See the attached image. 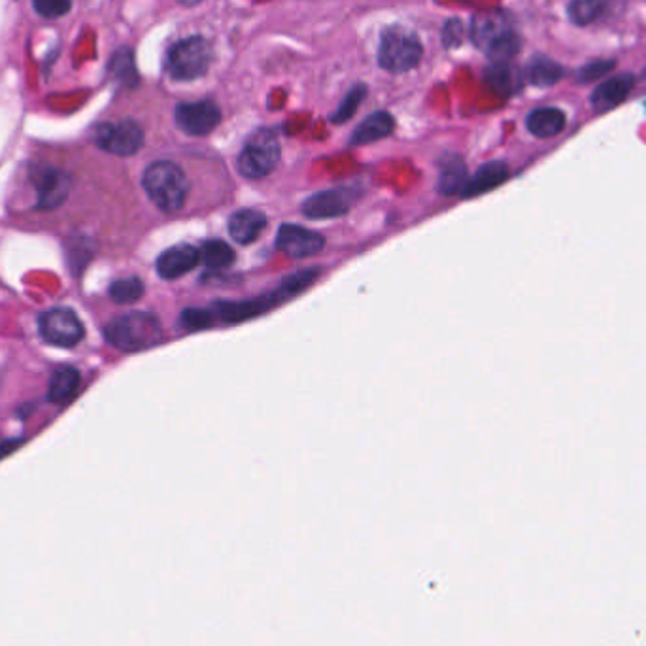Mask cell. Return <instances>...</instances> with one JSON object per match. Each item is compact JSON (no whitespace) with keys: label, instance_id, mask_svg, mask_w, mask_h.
<instances>
[{"label":"cell","instance_id":"cell-13","mask_svg":"<svg viewBox=\"0 0 646 646\" xmlns=\"http://www.w3.org/2000/svg\"><path fill=\"white\" fill-rule=\"evenodd\" d=\"M72 190V178L69 173L59 171V168H44L36 176V193H38V208L53 210L67 201Z\"/></svg>","mask_w":646,"mask_h":646},{"label":"cell","instance_id":"cell-35","mask_svg":"<svg viewBox=\"0 0 646 646\" xmlns=\"http://www.w3.org/2000/svg\"><path fill=\"white\" fill-rule=\"evenodd\" d=\"M178 3L183 4V6H195V4L201 3V0H178Z\"/></svg>","mask_w":646,"mask_h":646},{"label":"cell","instance_id":"cell-23","mask_svg":"<svg viewBox=\"0 0 646 646\" xmlns=\"http://www.w3.org/2000/svg\"><path fill=\"white\" fill-rule=\"evenodd\" d=\"M563 78V69L545 55H535L524 72V80H528L535 87H550L556 85Z\"/></svg>","mask_w":646,"mask_h":646},{"label":"cell","instance_id":"cell-19","mask_svg":"<svg viewBox=\"0 0 646 646\" xmlns=\"http://www.w3.org/2000/svg\"><path fill=\"white\" fill-rule=\"evenodd\" d=\"M509 178V168H506L505 163L501 161H491L482 165L476 174L467 182V186L464 190V197H479L482 193H488L491 190H496L497 186Z\"/></svg>","mask_w":646,"mask_h":646},{"label":"cell","instance_id":"cell-16","mask_svg":"<svg viewBox=\"0 0 646 646\" xmlns=\"http://www.w3.org/2000/svg\"><path fill=\"white\" fill-rule=\"evenodd\" d=\"M467 182L469 174L464 159L459 156H454V153H446V156L440 157L437 188L442 195H456L459 191L464 193Z\"/></svg>","mask_w":646,"mask_h":646},{"label":"cell","instance_id":"cell-20","mask_svg":"<svg viewBox=\"0 0 646 646\" xmlns=\"http://www.w3.org/2000/svg\"><path fill=\"white\" fill-rule=\"evenodd\" d=\"M267 218L257 210H240L230 215L229 220V235L233 237L238 244H250L254 242L261 230L265 229Z\"/></svg>","mask_w":646,"mask_h":646},{"label":"cell","instance_id":"cell-34","mask_svg":"<svg viewBox=\"0 0 646 646\" xmlns=\"http://www.w3.org/2000/svg\"><path fill=\"white\" fill-rule=\"evenodd\" d=\"M21 444H23V439H10V440L0 442V459L6 457L8 454H12L13 450H18Z\"/></svg>","mask_w":646,"mask_h":646},{"label":"cell","instance_id":"cell-27","mask_svg":"<svg viewBox=\"0 0 646 646\" xmlns=\"http://www.w3.org/2000/svg\"><path fill=\"white\" fill-rule=\"evenodd\" d=\"M108 294L117 304H133L144 295V282L138 276H129V279L116 280L108 289Z\"/></svg>","mask_w":646,"mask_h":646},{"label":"cell","instance_id":"cell-1","mask_svg":"<svg viewBox=\"0 0 646 646\" xmlns=\"http://www.w3.org/2000/svg\"><path fill=\"white\" fill-rule=\"evenodd\" d=\"M106 341L121 351H141L161 343L159 319L149 312H127L104 327Z\"/></svg>","mask_w":646,"mask_h":646},{"label":"cell","instance_id":"cell-15","mask_svg":"<svg viewBox=\"0 0 646 646\" xmlns=\"http://www.w3.org/2000/svg\"><path fill=\"white\" fill-rule=\"evenodd\" d=\"M634 84H635V80L632 74H618V76H614V78L605 80L603 84H599L594 89L592 106L597 112L612 110V108L622 104L627 99V95L632 93Z\"/></svg>","mask_w":646,"mask_h":646},{"label":"cell","instance_id":"cell-7","mask_svg":"<svg viewBox=\"0 0 646 646\" xmlns=\"http://www.w3.org/2000/svg\"><path fill=\"white\" fill-rule=\"evenodd\" d=\"M40 335L45 343L61 348H72L85 335L80 318L70 309L55 306V309L44 312L40 316Z\"/></svg>","mask_w":646,"mask_h":646},{"label":"cell","instance_id":"cell-28","mask_svg":"<svg viewBox=\"0 0 646 646\" xmlns=\"http://www.w3.org/2000/svg\"><path fill=\"white\" fill-rule=\"evenodd\" d=\"M365 97H367V87L363 84L353 85L348 91V95L344 97L343 104L338 106L336 112L331 116V121L333 123H346V121H350L353 117V114L358 112V108H359V104L363 102Z\"/></svg>","mask_w":646,"mask_h":646},{"label":"cell","instance_id":"cell-3","mask_svg":"<svg viewBox=\"0 0 646 646\" xmlns=\"http://www.w3.org/2000/svg\"><path fill=\"white\" fill-rule=\"evenodd\" d=\"M212 59L210 42L203 36H190L166 52L165 70L174 82H193L208 72Z\"/></svg>","mask_w":646,"mask_h":646},{"label":"cell","instance_id":"cell-26","mask_svg":"<svg viewBox=\"0 0 646 646\" xmlns=\"http://www.w3.org/2000/svg\"><path fill=\"white\" fill-rule=\"evenodd\" d=\"M201 261L210 269H225L235 261V252L223 240H208L201 250Z\"/></svg>","mask_w":646,"mask_h":646},{"label":"cell","instance_id":"cell-8","mask_svg":"<svg viewBox=\"0 0 646 646\" xmlns=\"http://www.w3.org/2000/svg\"><path fill=\"white\" fill-rule=\"evenodd\" d=\"M514 33L509 13L501 10H482L472 15L471 38L474 45L488 53L496 44Z\"/></svg>","mask_w":646,"mask_h":646},{"label":"cell","instance_id":"cell-11","mask_svg":"<svg viewBox=\"0 0 646 646\" xmlns=\"http://www.w3.org/2000/svg\"><path fill=\"white\" fill-rule=\"evenodd\" d=\"M276 246L289 257L303 259L319 254L326 246V238L301 225H282L276 237Z\"/></svg>","mask_w":646,"mask_h":646},{"label":"cell","instance_id":"cell-17","mask_svg":"<svg viewBox=\"0 0 646 646\" xmlns=\"http://www.w3.org/2000/svg\"><path fill=\"white\" fill-rule=\"evenodd\" d=\"M484 82L497 95L509 97L518 93L524 85V74L511 65V61L509 63H494L484 70Z\"/></svg>","mask_w":646,"mask_h":646},{"label":"cell","instance_id":"cell-2","mask_svg":"<svg viewBox=\"0 0 646 646\" xmlns=\"http://www.w3.org/2000/svg\"><path fill=\"white\" fill-rule=\"evenodd\" d=\"M142 186L151 203L168 214L183 206L190 191L186 173L173 161L151 163L144 173Z\"/></svg>","mask_w":646,"mask_h":646},{"label":"cell","instance_id":"cell-22","mask_svg":"<svg viewBox=\"0 0 646 646\" xmlns=\"http://www.w3.org/2000/svg\"><path fill=\"white\" fill-rule=\"evenodd\" d=\"M526 127L537 138H552L563 131L565 114L558 108H537L528 116Z\"/></svg>","mask_w":646,"mask_h":646},{"label":"cell","instance_id":"cell-31","mask_svg":"<svg viewBox=\"0 0 646 646\" xmlns=\"http://www.w3.org/2000/svg\"><path fill=\"white\" fill-rule=\"evenodd\" d=\"M33 8L44 20H59L72 10V0H33Z\"/></svg>","mask_w":646,"mask_h":646},{"label":"cell","instance_id":"cell-5","mask_svg":"<svg viewBox=\"0 0 646 646\" xmlns=\"http://www.w3.org/2000/svg\"><path fill=\"white\" fill-rule=\"evenodd\" d=\"M280 159V142L272 129H259L246 142L238 156V171L242 176L259 180L274 171Z\"/></svg>","mask_w":646,"mask_h":646},{"label":"cell","instance_id":"cell-10","mask_svg":"<svg viewBox=\"0 0 646 646\" xmlns=\"http://www.w3.org/2000/svg\"><path fill=\"white\" fill-rule=\"evenodd\" d=\"M287 297L284 295L282 289H276L272 294H267L263 297L250 299V301H238V303H215L214 304V318L225 321V323H240L244 319L255 318L263 314L276 304H280Z\"/></svg>","mask_w":646,"mask_h":646},{"label":"cell","instance_id":"cell-30","mask_svg":"<svg viewBox=\"0 0 646 646\" xmlns=\"http://www.w3.org/2000/svg\"><path fill=\"white\" fill-rule=\"evenodd\" d=\"M214 312L205 309H186L180 316V326L188 331H201L214 326Z\"/></svg>","mask_w":646,"mask_h":646},{"label":"cell","instance_id":"cell-14","mask_svg":"<svg viewBox=\"0 0 646 646\" xmlns=\"http://www.w3.org/2000/svg\"><path fill=\"white\" fill-rule=\"evenodd\" d=\"M198 261H201V252L195 246L178 244L159 255L157 272L165 280H176L180 276L193 271L198 265Z\"/></svg>","mask_w":646,"mask_h":646},{"label":"cell","instance_id":"cell-32","mask_svg":"<svg viewBox=\"0 0 646 646\" xmlns=\"http://www.w3.org/2000/svg\"><path fill=\"white\" fill-rule=\"evenodd\" d=\"M465 38V27L459 20H448L442 25V44L446 48H459Z\"/></svg>","mask_w":646,"mask_h":646},{"label":"cell","instance_id":"cell-29","mask_svg":"<svg viewBox=\"0 0 646 646\" xmlns=\"http://www.w3.org/2000/svg\"><path fill=\"white\" fill-rule=\"evenodd\" d=\"M318 276H319V271L318 269H304V271H299L295 274L286 276V280L282 282L280 289L284 291V295L289 299V297H294V295L301 294V291L309 287L311 284H314Z\"/></svg>","mask_w":646,"mask_h":646},{"label":"cell","instance_id":"cell-4","mask_svg":"<svg viewBox=\"0 0 646 646\" xmlns=\"http://www.w3.org/2000/svg\"><path fill=\"white\" fill-rule=\"evenodd\" d=\"M424 45L414 30L407 27H390L380 36L378 65L393 74H403L420 65Z\"/></svg>","mask_w":646,"mask_h":646},{"label":"cell","instance_id":"cell-12","mask_svg":"<svg viewBox=\"0 0 646 646\" xmlns=\"http://www.w3.org/2000/svg\"><path fill=\"white\" fill-rule=\"evenodd\" d=\"M353 195L348 190H327L306 198L303 203V214L311 220H333L350 210Z\"/></svg>","mask_w":646,"mask_h":646},{"label":"cell","instance_id":"cell-18","mask_svg":"<svg viewBox=\"0 0 646 646\" xmlns=\"http://www.w3.org/2000/svg\"><path fill=\"white\" fill-rule=\"evenodd\" d=\"M395 129V121L392 117V114L388 112H375L368 116L365 121L359 123V127L353 131L350 144L351 146H365V144H373L376 141H382L393 133Z\"/></svg>","mask_w":646,"mask_h":646},{"label":"cell","instance_id":"cell-25","mask_svg":"<svg viewBox=\"0 0 646 646\" xmlns=\"http://www.w3.org/2000/svg\"><path fill=\"white\" fill-rule=\"evenodd\" d=\"M609 0H573L567 8L569 18L577 25L594 23L599 15H603Z\"/></svg>","mask_w":646,"mask_h":646},{"label":"cell","instance_id":"cell-21","mask_svg":"<svg viewBox=\"0 0 646 646\" xmlns=\"http://www.w3.org/2000/svg\"><path fill=\"white\" fill-rule=\"evenodd\" d=\"M82 376L78 368L74 367H59L57 371L52 375L50 388H48V399L55 405H65L72 401L74 395L80 390Z\"/></svg>","mask_w":646,"mask_h":646},{"label":"cell","instance_id":"cell-33","mask_svg":"<svg viewBox=\"0 0 646 646\" xmlns=\"http://www.w3.org/2000/svg\"><path fill=\"white\" fill-rule=\"evenodd\" d=\"M614 67H617V63H614V61H605V59L603 61H594V63H588L586 67L580 69L578 80L582 84L599 80V78H603L605 74H609Z\"/></svg>","mask_w":646,"mask_h":646},{"label":"cell","instance_id":"cell-9","mask_svg":"<svg viewBox=\"0 0 646 646\" xmlns=\"http://www.w3.org/2000/svg\"><path fill=\"white\" fill-rule=\"evenodd\" d=\"M176 125L191 136H205L220 125L222 112L212 101L180 102L176 106Z\"/></svg>","mask_w":646,"mask_h":646},{"label":"cell","instance_id":"cell-24","mask_svg":"<svg viewBox=\"0 0 646 646\" xmlns=\"http://www.w3.org/2000/svg\"><path fill=\"white\" fill-rule=\"evenodd\" d=\"M108 74H110V78L114 82L125 87H136L138 82H141V76H138L134 63V53L129 48H121L110 57Z\"/></svg>","mask_w":646,"mask_h":646},{"label":"cell","instance_id":"cell-6","mask_svg":"<svg viewBox=\"0 0 646 646\" xmlns=\"http://www.w3.org/2000/svg\"><path fill=\"white\" fill-rule=\"evenodd\" d=\"M95 144L119 157H129L144 146V131L133 119L119 123H101L93 131Z\"/></svg>","mask_w":646,"mask_h":646}]
</instances>
